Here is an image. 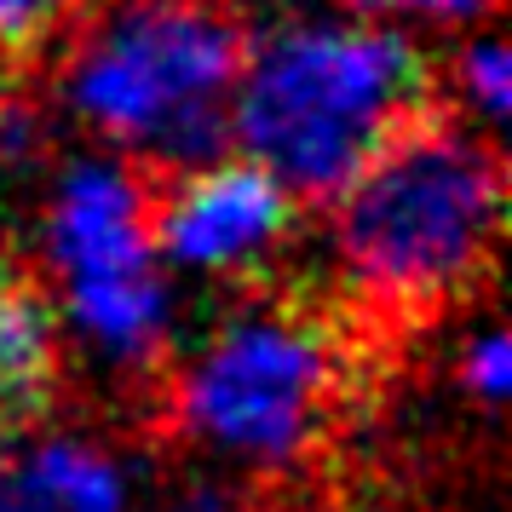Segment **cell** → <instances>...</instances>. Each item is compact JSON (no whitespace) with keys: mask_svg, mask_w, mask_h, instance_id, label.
<instances>
[{"mask_svg":"<svg viewBox=\"0 0 512 512\" xmlns=\"http://www.w3.org/2000/svg\"><path fill=\"white\" fill-rule=\"evenodd\" d=\"M455 87H461V98L478 110V121H495L507 116L512 104V58L507 47L495 41V35H478V41H466L461 58H455Z\"/></svg>","mask_w":512,"mask_h":512,"instance_id":"9","label":"cell"},{"mask_svg":"<svg viewBox=\"0 0 512 512\" xmlns=\"http://www.w3.org/2000/svg\"><path fill=\"white\" fill-rule=\"evenodd\" d=\"M35 156H41V116L18 98H0V173H24Z\"/></svg>","mask_w":512,"mask_h":512,"instance_id":"13","label":"cell"},{"mask_svg":"<svg viewBox=\"0 0 512 512\" xmlns=\"http://www.w3.org/2000/svg\"><path fill=\"white\" fill-rule=\"evenodd\" d=\"M41 248L64 334L104 369H156L173 340V282L139 173L116 156H75L52 185Z\"/></svg>","mask_w":512,"mask_h":512,"instance_id":"5","label":"cell"},{"mask_svg":"<svg viewBox=\"0 0 512 512\" xmlns=\"http://www.w3.org/2000/svg\"><path fill=\"white\" fill-rule=\"evenodd\" d=\"M93 0H0V58L6 52H29L58 29L81 18Z\"/></svg>","mask_w":512,"mask_h":512,"instance_id":"10","label":"cell"},{"mask_svg":"<svg viewBox=\"0 0 512 512\" xmlns=\"http://www.w3.org/2000/svg\"><path fill=\"white\" fill-rule=\"evenodd\" d=\"M242 52L225 0H110L64 64V98L98 139L179 173L231 150Z\"/></svg>","mask_w":512,"mask_h":512,"instance_id":"3","label":"cell"},{"mask_svg":"<svg viewBox=\"0 0 512 512\" xmlns=\"http://www.w3.org/2000/svg\"><path fill=\"white\" fill-rule=\"evenodd\" d=\"M300 202L248 156H213L179 167L150 202V231L162 265L196 277H242L282 254Z\"/></svg>","mask_w":512,"mask_h":512,"instance_id":"6","label":"cell"},{"mask_svg":"<svg viewBox=\"0 0 512 512\" xmlns=\"http://www.w3.org/2000/svg\"><path fill=\"white\" fill-rule=\"evenodd\" d=\"M64 369V323L47 282L24 265H0V426H35L58 392Z\"/></svg>","mask_w":512,"mask_h":512,"instance_id":"8","label":"cell"},{"mask_svg":"<svg viewBox=\"0 0 512 512\" xmlns=\"http://www.w3.org/2000/svg\"><path fill=\"white\" fill-rule=\"evenodd\" d=\"M0 449V512H133V466L93 432L18 426Z\"/></svg>","mask_w":512,"mask_h":512,"instance_id":"7","label":"cell"},{"mask_svg":"<svg viewBox=\"0 0 512 512\" xmlns=\"http://www.w3.org/2000/svg\"><path fill=\"white\" fill-rule=\"evenodd\" d=\"M432 64L380 18H282L242 52L231 139L294 202H334L386 144L432 116Z\"/></svg>","mask_w":512,"mask_h":512,"instance_id":"1","label":"cell"},{"mask_svg":"<svg viewBox=\"0 0 512 512\" xmlns=\"http://www.w3.org/2000/svg\"><path fill=\"white\" fill-rule=\"evenodd\" d=\"M150 512H254V507H248V489L242 484L219 478V472H190L173 489H162L150 501Z\"/></svg>","mask_w":512,"mask_h":512,"instance_id":"12","label":"cell"},{"mask_svg":"<svg viewBox=\"0 0 512 512\" xmlns=\"http://www.w3.org/2000/svg\"><path fill=\"white\" fill-rule=\"evenodd\" d=\"M501 213L495 144L420 116L334 196V254L369 311H426L489 271Z\"/></svg>","mask_w":512,"mask_h":512,"instance_id":"2","label":"cell"},{"mask_svg":"<svg viewBox=\"0 0 512 512\" xmlns=\"http://www.w3.org/2000/svg\"><path fill=\"white\" fill-rule=\"evenodd\" d=\"M363 12H380V18H426V24H472L484 18L495 0H351Z\"/></svg>","mask_w":512,"mask_h":512,"instance_id":"14","label":"cell"},{"mask_svg":"<svg viewBox=\"0 0 512 512\" xmlns=\"http://www.w3.org/2000/svg\"><path fill=\"white\" fill-rule=\"evenodd\" d=\"M340 346L317 311L259 300L231 311L185 357L173 415L196 449L242 472H282L328 438Z\"/></svg>","mask_w":512,"mask_h":512,"instance_id":"4","label":"cell"},{"mask_svg":"<svg viewBox=\"0 0 512 512\" xmlns=\"http://www.w3.org/2000/svg\"><path fill=\"white\" fill-rule=\"evenodd\" d=\"M461 386L484 409H501L512 392V346H507V334L501 328H484L478 340H466L461 351Z\"/></svg>","mask_w":512,"mask_h":512,"instance_id":"11","label":"cell"}]
</instances>
